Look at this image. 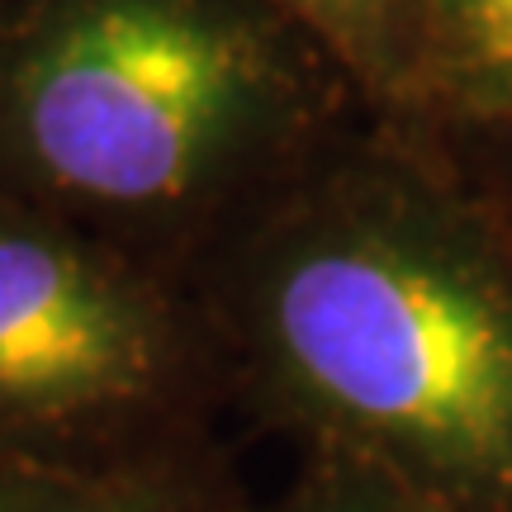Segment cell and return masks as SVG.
<instances>
[{
  "label": "cell",
  "instance_id": "7a4b0ae2",
  "mask_svg": "<svg viewBox=\"0 0 512 512\" xmlns=\"http://www.w3.org/2000/svg\"><path fill=\"white\" fill-rule=\"evenodd\" d=\"M361 110L266 0H0V195L185 275Z\"/></svg>",
  "mask_w": 512,
  "mask_h": 512
},
{
  "label": "cell",
  "instance_id": "6da1fadb",
  "mask_svg": "<svg viewBox=\"0 0 512 512\" xmlns=\"http://www.w3.org/2000/svg\"><path fill=\"white\" fill-rule=\"evenodd\" d=\"M233 413L512 512V228L441 133L361 110L190 266Z\"/></svg>",
  "mask_w": 512,
  "mask_h": 512
},
{
  "label": "cell",
  "instance_id": "3957f363",
  "mask_svg": "<svg viewBox=\"0 0 512 512\" xmlns=\"http://www.w3.org/2000/svg\"><path fill=\"white\" fill-rule=\"evenodd\" d=\"M223 413L190 275L0 195V460L119 475L219 456Z\"/></svg>",
  "mask_w": 512,
  "mask_h": 512
},
{
  "label": "cell",
  "instance_id": "277c9868",
  "mask_svg": "<svg viewBox=\"0 0 512 512\" xmlns=\"http://www.w3.org/2000/svg\"><path fill=\"white\" fill-rule=\"evenodd\" d=\"M394 119L446 138L512 128V0H422L418 53Z\"/></svg>",
  "mask_w": 512,
  "mask_h": 512
},
{
  "label": "cell",
  "instance_id": "5b68a950",
  "mask_svg": "<svg viewBox=\"0 0 512 512\" xmlns=\"http://www.w3.org/2000/svg\"><path fill=\"white\" fill-rule=\"evenodd\" d=\"M242 494L228 451L119 475L0 460V512H228Z\"/></svg>",
  "mask_w": 512,
  "mask_h": 512
},
{
  "label": "cell",
  "instance_id": "ba28073f",
  "mask_svg": "<svg viewBox=\"0 0 512 512\" xmlns=\"http://www.w3.org/2000/svg\"><path fill=\"white\" fill-rule=\"evenodd\" d=\"M446 138V133H441ZM456 147V157L470 166V176L484 185V195L498 204L503 223L512 228V128L494 133H465V138H446Z\"/></svg>",
  "mask_w": 512,
  "mask_h": 512
},
{
  "label": "cell",
  "instance_id": "52a82bcc",
  "mask_svg": "<svg viewBox=\"0 0 512 512\" xmlns=\"http://www.w3.org/2000/svg\"><path fill=\"white\" fill-rule=\"evenodd\" d=\"M228 512H456L403 489L342 456H299L294 475L271 498L242 494Z\"/></svg>",
  "mask_w": 512,
  "mask_h": 512
},
{
  "label": "cell",
  "instance_id": "8992f818",
  "mask_svg": "<svg viewBox=\"0 0 512 512\" xmlns=\"http://www.w3.org/2000/svg\"><path fill=\"white\" fill-rule=\"evenodd\" d=\"M347 72L375 114H399L418 53L422 0H266Z\"/></svg>",
  "mask_w": 512,
  "mask_h": 512
}]
</instances>
